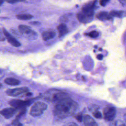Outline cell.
Returning <instances> with one entry per match:
<instances>
[{"label": "cell", "instance_id": "3957f363", "mask_svg": "<svg viewBox=\"0 0 126 126\" xmlns=\"http://www.w3.org/2000/svg\"><path fill=\"white\" fill-rule=\"evenodd\" d=\"M47 105L45 103L41 101H37L34 103L32 106L30 114L33 117H37L41 115L46 109Z\"/></svg>", "mask_w": 126, "mask_h": 126}, {"label": "cell", "instance_id": "4fadbf2b", "mask_svg": "<svg viewBox=\"0 0 126 126\" xmlns=\"http://www.w3.org/2000/svg\"><path fill=\"white\" fill-rule=\"evenodd\" d=\"M96 17L97 19L101 21L110 20L113 18L111 16L110 14L106 11H101L99 12L96 14Z\"/></svg>", "mask_w": 126, "mask_h": 126}, {"label": "cell", "instance_id": "9c48e42d", "mask_svg": "<svg viewBox=\"0 0 126 126\" xmlns=\"http://www.w3.org/2000/svg\"><path fill=\"white\" fill-rule=\"evenodd\" d=\"M2 32L8 42L14 47H18L21 45V43L12 35H11L4 28H2Z\"/></svg>", "mask_w": 126, "mask_h": 126}, {"label": "cell", "instance_id": "4dcf8cb0", "mask_svg": "<svg viewBox=\"0 0 126 126\" xmlns=\"http://www.w3.org/2000/svg\"><path fill=\"white\" fill-rule=\"evenodd\" d=\"M110 126H116V124H115V122H112L110 123Z\"/></svg>", "mask_w": 126, "mask_h": 126}, {"label": "cell", "instance_id": "9a60e30c", "mask_svg": "<svg viewBox=\"0 0 126 126\" xmlns=\"http://www.w3.org/2000/svg\"><path fill=\"white\" fill-rule=\"evenodd\" d=\"M57 30L59 32V36L62 37L68 32V29L65 24L62 23L57 26Z\"/></svg>", "mask_w": 126, "mask_h": 126}, {"label": "cell", "instance_id": "cb8c5ba5", "mask_svg": "<svg viewBox=\"0 0 126 126\" xmlns=\"http://www.w3.org/2000/svg\"><path fill=\"white\" fill-rule=\"evenodd\" d=\"M116 126H126V123H124L121 120H118L115 122Z\"/></svg>", "mask_w": 126, "mask_h": 126}, {"label": "cell", "instance_id": "7402d4cb", "mask_svg": "<svg viewBox=\"0 0 126 126\" xmlns=\"http://www.w3.org/2000/svg\"><path fill=\"white\" fill-rule=\"evenodd\" d=\"M93 116H94L96 119H101L102 118V114L101 113L98 111V110H96L92 113Z\"/></svg>", "mask_w": 126, "mask_h": 126}, {"label": "cell", "instance_id": "8fae6325", "mask_svg": "<svg viewBox=\"0 0 126 126\" xmlns=\"http://www.w3.org/2000/svg\"><path fill=\"white\" fill-rule=\"evenodd\" d=\"M83 121L85 126H98L96 122L89 115H83Z\"/></svg>", "mask_w": 126, "mask_h": 126}, {"label": "cell", "instance_id": "83f0119b", "mask_svg": "<svg viewBox=\"0 0 126 126\" xmlns=\"http://www.w3.org/2000/svg\"><path fill=\"white\" fill-rule=\"evenodd\" d=\"M30 23L32 25H39V22H37V21H32V22H30Z\"/></svg>", "mask_w": 126, "mask_h": 126}, {"label": "cell", "instance_id": "f546056e", "mask_svg": "<svg viewBox=\"0 0 126 126\" xmlns=\"http://www.w3.org/2000/svg\"><path fill=\"white\" fill-rule=\"evenodd\" d=\"M119 0L122 4L126 3V0Z\"/></svg>", "mask_w": 126, "mask_h": 126}, {"label": "cell", "instance_id": "603a6c76", "mask_svg": "<svg viewBox=\"0 0 126 126\" xmlns=\"http://www.w3.org/2000/svg\"><path fill=\"white\" fill-rule=\"evenodd\" d=\"M4 1L9 3H15L18 2H25L26 1V0H3Z\"/></svg>", "mask_w": 126, "mask_h": 126}, {"label": "cell", "instance_id": "2e32d148", "mask_svg": "<svg viewBox=\"0 0 126 126\" xmlns=\"http://www.w3.org/2000/svg\"><path fill=\"white\" fill-rule=\"evenodd\" d=\"M111 17L121 18L126 16V11L122 10H112L109 13Z\"/></svg>", "mask_w": 126, "mask_h": 126}, {"label": "cell", "instance_id": "d6a6232c", "mask_svg": "<svg viewBox=\"0 0 126 126\" xmlns=\"http://www.w3.org/2000/svg\"><path fill=\"white\" fill-rule=\"evenodd\" d=\"M16 126H23V125H22V124H21V123H19L18 124H17Z\"/></svg>", "mask_w": 126, "mask_h": 126}, {"label": "cell", "instance_id": "7a4b0ae2", "mask_svg": "<svg viewBox=\"0 0 126 126\" xmlns=\"http://www.w3.org/2000/svg\"><path fill=\"white\" fill-rule=\"evenodd\" d=\"M69 97L68 94L63 91L57 89H50L43 94L42 98L54 103H56L60 100Z\"/></svg>", "mask_w": 126, "mask_h": 126}, {"label": "cell", "instance_id": "44dd1931", "mask_svg": "<svg viewBox=\"0 0 126 126\" xmlns=\"http://www.w3.org/2000/svg\"><path fill=\"white\" fill-rule=\"evenodd\" d=\"M88 109L90 111H91L92 113H93L96 110H98L99 109V106H97V105L92 104H90L88 106Z\"/></svg>", "mask_w": 126, "mask_h": 126}, {"label": "cell", "instance_id": "5bb4252c", "mask_svg": "<svg viewBox=\"0 0 126 126\" xmlns=\"http://www.w3.org/2000/svg\"><path fill=\"white\" fill-rule=\"evenodd\" d=\"M56 35V32L53 31H44L42 33V37L44 41L53 39Z\"/></svg>", "mask_w": 126, "mask_h": 126}, {"label": "cell", "instance_id": "8992f818", "mask_svg": "<svg viewBox=\"0 0 126 126\" xmlns=\"http://www.w3.org/2000/svg\"><path fill=\"white\" fill-rule=\"evenodd\" d=\"M103 114L104 119L106 121L112 122L115 117L116 109L113 106H108L104 108Z\"/></svg>", "mask_w": 126, "mask_h": 126}, {"label": "cell", "instance_id": "ba28073f", "mask_svg": "<svg viewBox=\"0 0 126 126\" xmlns=\"http://www.w3.org/2000/svg\"><path fill=\"white\" fill-rule=\"evenodd\" d=\"M29 89L27 87H21L12 89H8L6 91V94L9 96H15L23 93H27L29 92Z\"/></svg>", "mask_w": 126, "mask_h": 126}, {"label": "cell", "instance_id": "7c38bea8", "mask_svg": "<svg viewBox=\"0 0 126 126\" xmlns=\"http://www.w3.org/2000/svg\"><path fill=\"white\" fill-rule=\"evenodd\" d=\"M96 0H94L85 4L82 8V11H94L96 7Z\"/></svg>", "mask_w": 126, "mask_h": 126}, {"label": "cell", "instance_id": "5b68a950", "mask_svg": "<svg viewBox=\"0 0 126 126\" xmlns=\"http://www.w3.org/2000/svg\"><path fill=\"white\" fill-rule=\"evenodd\" d=\"M94 12L93 11H81L76 15L78 20L83 23H87L91 22L93 18Z\"/></svg>", "mask_w": 126, "mask_h": 126}, {"label": "cell", "instance_id": "484cf974", "mask_svg": "<svg viewBox=\"0 0 126 126\" xmlns=\"http://www.w3.org/2000/svg\"><path fill=\"white\" fill-rule=\"evenodd\" d=\"M63 126H78L77 124H76L74 122H67L64 125H63Z\"/></svg>", "mask_w": 126, "mask_h": 126}, {"label": "cell", "instance_id": "30bf717a", "mask_svg": "<svg viewBox=\"0 0 126 126\" xmlns=\"http://www.w3.org/2000/svg\"><path fill=\"white\" fill-rule=\"evenodd\" d=\"M17 111V109L14 107L5 108L2 109L0 113V114L5 119H9L11 118Z\"/></svg>", "mask_w": 126, "mask_h": 126}, {"label": "cell", "instance_id": "4316f807", "mask_svg": "<svg viewBox=\"0 0 126 126\" xmlns=\"http://www.w3.org/2000/svg\"><path fill=\"white\" fill-rule=\"evenodd\" d=\"M110 0H99V4L102 6H104L106 5V4L109 2Z\"/></svg>", "mask_w": 126, "mask_h": 126}, {"label": "cell", "instance_id": "d6986e66", "mask_svg": "<svg viewBox=\"0 0 126 126\" xmlns=\"http://www.w3.org/2000/svg\"><path fill=\"white\" fill-rule=\"evenodd\" d=\"M16 18L18 19L21 20H30L32 18H33V16L27 13H22V14H19L16 16Z\"/></svg>", "mask_w": 126, "mask_h": 126}, {"label": "cell", "instance_id": "277c9868", "mask_svg": "<svg viewBox=\"0 0 126 126\" xmlns=\"http://www.w3.org/2000/svg\"><path fill=\"white\" fill-rule=\"evenodd\" d=\"M18 30L22 34L27 35V37L29 39H34L37 38V34L36 32L28 26L20 25L18 26Z\"/></svg>", "mask_w": 126, "mask_h": 126}, {"label": "cell", "instance_id": "ac0fdd59", "mask_svg": "<svg viewBox=\"0 0 126 126\" xmlns=\"http://www.w3.org/2000/svg\"><path fill=\"white\" fill-rule=\"evenodd\" d=\"M4 82L6 84L11 85V86H16L19 85L20 83V82L19 80L15 78H11V77L5 78L4 80Z\"/></svg>", "mask_w": 126, "mask_h": 126}, {"label": "cell", "instance_id": "1f68e13d", "mask_svg": "<svg viewBox=\"0 0 126 126\" xmlns=\"http://www.w3.org/2000/svg\"><path fill=\"white\" fill-rule=\"evenodd\" d=\"M124 119L125 122L126 123V113H125L124 115Z\"/></svg>", "mask_w": 126, "mask_h": 126}, {"label": "cell", "instance_id": "f1b7e54d", "mask_svg": "<svg viewBox=\"0 0 126 126\" xmlns=\"http://www.w3.org/2000/svg\"><path fill=\"white\" fill-rule=\"evenodd\" d=\"M96 58L99 60H101L103 59V56L102 54H98L97 55Z\"/></svg>", "mask_w": 126, "mask_h": 126}, {"label": "cell", "instance_id": "52a82bcc", "mask_svg": "<svg viewBox=\"0 0 126 126\" xmlns=\"http://www.w3.org/2000/svg\"><path fill=\"white\" fill-rule=\"evenodd\" d=\"M8 103L9 105L12 107L15 108L16 109H22L29 105L31 103V102L30 100L24 101L18 99H13L9 101Z\"/></svg>", "mask_w": 126, "mask_h": 126}, {"label": "cell", "instance_id": "6da1fadb", "mask_svg": "<svg viewBox=\"0 0 126 126\" xmlns=\"http://www.w3.org/2000/svg\"><path fill=\"white\" fill-rule=\"evenodd\" d=\"M78 108V104L70 97H68L55 104L53 115L56 120H61L73 115Z\"/></svg>", "mask_w": 126, "mask_h": 126}, {"label": "cell", "instance_id": "ffe728a7", "mask_svg": "<svg viewBox=\"0 0 126 126\" xmlns=\"http://www.w3.org/2000/svg\"><path fill=\"white\" fill-rule=\"evenodd\" d=\"M85 34L86 35L88 36H89L91 38H96L98 36L99 33L97 31H91V32H89L88 33H85Z\"/></svg>", "mask_w": 126, "mask_h": 126}, {"label": "cell", "instance_id": "e0dca14e", "mask_svg": "<svg viewBox=\"0 0 126 126\" xmlns=\"http://www.w3.org/2000/svg\"><path fill=\"white\" fill-rule=\"evenodd\" d=\"M26 110H26V109L25 108H22V109H21V110L19 112V113L16 116V118L12 122V125H13L16 126L17 124H18L19 123V119L21 117H22L23 116L25 115V114H26Z\"/></svg>", "mask_w": 126, "mask_h": 126}, {"label": "cell", "instance_id": "d4e9b609", "mask_svg": "<svg viewBox=\"0 0 126 126\" xmlns=\"http://www.w3.org/2000/svg\"><path fill=\"white\" fill-rule=\"evenodd\" d=\"M75 118L79 122H81L83 121V116L82 114H77L75 115Z\"/></svg>", "mask_w": 126, "mask_h": 126}]
</instances>
